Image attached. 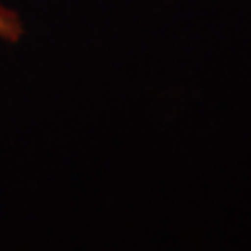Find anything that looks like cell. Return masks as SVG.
<instances>
[{
  "label": "cell",
  "instance_id": "1",
  "mask_svg": "<svg viewBox=\"0 0 251 251\" xmlns=\"http://www.w3.org/2000/svg\"><path fill=\"white\" fill-rule=\"evenodd\" d=\"M24 35V24L17 12L0 5V40L5 42H19Z\"/></svg>",
  "mask_w": 251,
  "mask_h": 251
}]
</instances>
